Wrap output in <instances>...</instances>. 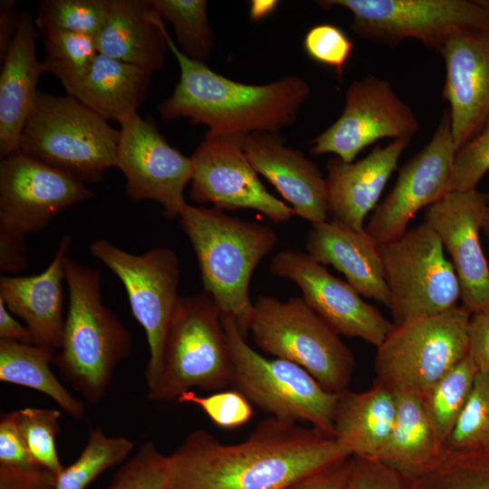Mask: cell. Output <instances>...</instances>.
<instances>
[{"instance_id": "cell-1", "label": "cell", "mask_w": 489, "mask_h": 489, "mask_svg": "<svg viewBox=\"0 0 489 489\" xmlns=\"http://www.w3.org/2000/svg\"><path fill=\"white\" fill-rule=\"evenodd\" d=\"M350 456L317 428L268 417L236 444L189 433L167 455L166 489H283Z\"/></svg>"}, {"instance_id": "cell-2", "label": "cell", "mask_w": 489, "mask_h": 489, "mask_svg": "<svg viewBox=\"0 0 489 489\" xmlns=\"http://www.w3.org/2000/svg\"><path fill=\"white\" fill-rule=\"evenodd\" d=\"M180 71L172 94L158 105L164 120L186 118L208 127L206 137L253 132L279 133L292 125L309 99L306 80L292 74L265 84H246L187 57L168 34Z\"/></svg>"}, {"instance_id": "cell-3", "label": "cell", "mask_w": 489, "mask_h": 489, "mask_svg": "<svg viewBox=\"0 0 489 489\" xmlns=\"http://www.w3.org/2000/svg\"><path fill=\"white\" fill-rule=\"evenodd\" d=\"M179 218L197 255L203 291L246 339L254 309L249 297L251 278L275 247L276 233L268 225L228 216L216 207L187 204Z\"/></svg>"}, {"instance_id": "cell-4", "label": "cell", "mask_w": 489, "mask_h": 489, "mask_svg": "<svg viewBox=\"0 0 489 489\" xmlns=\"http://www.w3.org/2000/svg\"><path fill=\"white\" fill-rule=\"evenodd\" d=\"M69 305L61 349L53 364L61 377L84 399L105 398L119 363L131 352V337L101 301L100 272L66 256Z\"/></svg>"}, {"instance_id": "cell-5", "label": "cell", "mask_w": 489, "mask_h": 489, "mask_svg": "<svg viewBox=\"0 0 489 489\" xmlns=\"http://www.w3.org/2000/svg\"><path fill=\"white\" fill-rule=\"evenodd\" d=\"M120 129L71 95L39 91L19 151L84 183L116 167Z\"/></svg>"}, {"instance_id": "cell-6", "label": "cell", "mask_w": 489, "mask_h": 489, "mask_svg": "<svg viewBox=\"0 0 489 489\" xmlns=\"http://www.w3.org/2000/svg\"><path fill=\"white\" fill-rule=\"evenodd\" d=\"M233 361L222 313L205 291L179 297L164 345L158 377L148 388L153 401L177 399L197 388L221 390L233 382Z\"/></svg>"}, {"instance_id": "cell-7", "label": "cell", "mask_w": 489, "mask_h": 489, "mask_svg": "<svg viewBox=\"0 0 489 489\" xmlns=\"http://www.w3.org/2000/svg\"><path fill=\"white\" fill-rule=\"evenodd\" d=\"M233 361L232 386L269 417L309 424L334 437L333 417L339 393L327 391L301 366L268 359L252 349L235 321L222 315Z\"/></svg>"}, {"instance_id": "cell-8", "label": "cell", "mask_w": 489, "mask_h": 489, "mask_svg": "<svg viewBox=\"0 0 489 489\" xmlns=\"http://www.w3.org/2000/svg\"><path fill=\"white\" fill-rule=\"evenodd\" d=\"M250 332L260 350L301 366L327 391L347 389L355 369L353 353L302 298L283 302L260 296Z\"/></svg>"}, {"instance_id": "cell-9", "label": "cell", "mask_w": 489, "mask_h": 489, "mask_svg": "<svg viewBox=\"0 0 489 489\" xmlns=\"http://www.w3.org/2000/svg\"><path fill=\"white\" fill-rule=\"evenodd\" d=\"M471 312L456 305L444 312L395 325L377 347V380L394 392L424 398L436 383L468 354Z\"/></svg>"}, {"instance_id": "cell-10", "label": "cell", "mask_w": 489, "mask_h": 489, "mask_svg": "<svg viewBox=\"0 0 489 489\" xmlns=\"http://www.w3.org/2000/svg\"><path fill=\"white\" fill-rule=\"evenodd\" d=\"M378 246L394 325L457 305L458 278L440 238L425 222Z\"/></svg>"}, {"instance_id": "cell-11", "label": "cell", "mask_w": 489, "mask_h": 489, "mask_svg": "<svg viewBox=\"0 0 489 489\" xmlns=\"http://www.w3.org/2000/svg\"><path fill=\"white\" fill-rule=\"evenodd\" d=\"M350 12L351 30L360 38L393 48L415 39L440 53L454 34L489 32V8L467 0H323Z\"/></svg>"}, {"instance_id": "cell-12", "label": "cell", "mask_w": 489, "mask_h": 489, "mask_svg": "<svg viewBox=\"0 0 489 489\" xmlns=\"http://www.w3.org/2000/svg\"><path fill=\"white\" fill-rule=\"evenodd\" d=\"M90 252L122 283L131 312L145 331L149 352L146 384L149 388L158 377L168 324L180 297L179 259L167 247L135 254L106 239L92 242Z\"/></svg>"}, {"instance_id": "cell-13", "label": "cell", "mask_w": 489, "mask_h": 489, "mask_svg": "<svg viewBox=\"0 0 489 489\" xmlns=\"http://www.w3.org/2000/svg\"><path fill=\"white\" fill-rule=\"evenodd\" d=\"M419 128L416 114L390 82L369 74L349 86L340 116L312 141L310 154L331 153L352 162L372 143L381 139H411Z\"/></svg>"}, {"instance_id": "cell-14", "label": "cell", "mask_w": 489, "mask_h": 489, "mask_svg": "<svg viewBox=\"0 0 489 489\" xmlns=\"http://www.w3.org/2000/svg\"><path fill=\"white\" fill-rule=\"evenodd\" d=\"M120 126L116 168L125 177L127 196L159 203L168 219L179 216L187 205L184 190L192 179L191 157L170 146L152 119L138 114Z\"/></svg>"}, {"instance_id": "cell-15", "label": "cell", "mask_w": 489, "mask_h": 489, "mask_svg": "<svg viewBox=\"0 0 489 489\" xmlns=\"http://www.w3.org/2000/svg\"><path fill=\"white\" fill-rule=\"evenodd\" d=\"M92 197L84 182L18 151L0 163V234L25 237Z\"/></svg>"}, {"instance_id": "cell-16", "label": "cell", "mask_w": 489, "mask_h": 489, "mask_svg": "<svg viewBox=\"0 0 489 489\" xmlns=\"http://www.w3.org/2000/svg\"><path fill=\"white\" fill-rule=\"evenodd\" d=\"M244 134L206 137L191 159L190 197L220 210L254 209L273 223L288 221L292 207L272 195L259 179L244 149Z\"/></svg>"}, {"instance_id": "cell-17", "label": "cell", "mask_w": 489, "mask_h": 489, "mask_svg": "<svg viewBox=\"0 0 489 489\" xmlns=\"http://www.w3.org/2000/svg\"><path fill=\"white\" fill-rule=\"evenodd\" d=\"M456 151L449 111H446L427 145L398 169L394 187L365 225L378 245L399 237L421 208L451 191Z\"/></svg>"}, {"instance_id": "cell-18", "label": "cell", "mask_w": 489, "mask_h": 489, "mask_svg": "<svg viewBox=\"0 0 489 489\" xmlns=\"http://www.w3.org/2000/svg\"><path fill=\"white\" fill-rule=\"evenodd\" d=\"M270 270L295 283L306 304L339 335L379 347L395 327L349 283L330 273L307 253L281 250L273 256Z\"/></svg>"}, {"instance_id": "cell-19", "label": "cell", "mask_w": 489, "mask_h": 489, "mask_svg": "<svg viewBox=\"0 0 489 489\" xmlns=\"http://www.w3.org/2000/svg\"><path fill=\"white\" fill-rule=\"evenodd\" d=\"M489 195L476 189L450 191L427 206L424 222L438 235L460 284V299L471 313L489 303V267L480 243Z\"/></svg>"}, {"instance_id": "cell-20", "label": "cell", "mask_w": 489, "mask_h": 489, "mask_svg": "<svg viewBox=\"0 0 489 489\" xmlns=\"http://www.w3.org/2000/svg\"><path fill=\"white\" fill-rule=\"evenodd\" d=\"M439 53L446 67L443 98L450 105L452 136L458 150L489 116V32L454 34Z\"/></svg>"}, {"instance_id": "cell-21", "label": "cell", "mask_w": 489, "mask_h": 489, "mask_svg": "<svg viewBox=\"0 0 489 489\" xmlns=\"http://www.w3.org/2000/svg\"><path fill=\"white\" fill-rule=\"evenodd\" d=\"M244 149L256 173L274 186L294 215L312 224L327 221L326 180L315 162L287 146L279 133L246 134Z\"/></svg>"}, {"instance_id": "cell-22", "label": "cell", "mask_w": 489, "mask_h": 489, "mask_svg": "<svg viewBox=\"0 0 489 489\" xmlns=\"http://www.w3.org/2000/svg\"><path fill=\"white\" fill-rule=\"evenodd\" d=\"M410 141L401 139L385 147L376 145L358 161L345 162L336 156L327 161L325 180L328 214L331 221L356 232L365 231L367 215L377 206Z\"/></svg>"}, {"instance_id": "cell-23", "label": "cell", "mask_w": 489, "mask_h": 489, "mask_svg": "<svg viewBox=\"0 0 489 489\" xmlns=\"http://www.w3.org/2000/svg\"><path fill=\"white\" fill-rule=\"evenodd\" d=\"M71 244V236H63L52 262L38 274L0 277V299L12 313L24 320L33 343L56 352L62 341V283L66 281L64 262Z\"/></svg>"}, {"instance_id": "cell-24", "label": "cell", "mask_w": 489, "mask_h": 489, "mask_svg": "<svg viewBox=\"0 0 489 489\" xmlns=\"http://www.w3.org/2000/svg\"><path fill=\"white\" fill-rule=\"evenodd\" d=\"M38 28L30 11L19 12V24L14 41L1 62L0 72V156L19 151L20 137L39 91L43 73L37 59Z\"/></svg>"}, {"instance_id": "cell-25", "label": "cell", "mask_w": 489, "mask_h": 489, "mask_svg": "<svg viewBox=\"0 0 489 489\" xmlns=\"http://www.w3.org/2000/svg\"><path fill=\"white\" fill-rule=\"evenodd\" d=\"M168 34L150 0H110L96 43L99 53L154 73L165 66Z\"/></svg>"}, {"instance_id": "cell-26", "label": "cell", "mask_w": 489, "mask_h": 489, "mask_svg": "<svg viewBox=\"0 0 489 489\" xmlns=\"http://www.w3.org/2000/svg\"><path fill=\"white\" fill-rule=\"evenodd\" d=\"M305 248L316 262L343 273L361 296L388 307L379 246L366 231L356 232L331 220L312 224Z\"/></svg>"}, {"instance_id": "cell-27", "label": "cell", "mask_w": 489, "mask_h": 489, "mask_svg": "<svg viewBox=\"0 0 489 489\" xmlns=\"http://www.w3.org/2000/svg\"><path fill=\"white\" fill-rule=\"evenodd\" d=\"M397 416L395 392L378 381L363 392L339 393L333 435L350 455L377 459L393 429Z\"/></svg>"}, {"instance_id": "cell-28", "label": "cell", "mask_w": 489, "mask_h": 489, "mask_svg": "<svg viewBox=\"0 0 489 489\" xmlns=\"http://www.w3.org/2000/svg\"><path fill=\"white\" fill-rule=\"evenodd\" d=\"M152 74L99 53L86 73L66 93L106 120L121 125L138 115Z\"/></svg>"}, {"instance_id": "cell-29", "label": "cell", "mask_w": 489, "mask_h": 489, "mask_svg": "<svg viewBox=\"0 0 489 489\" xmlns=\"http://www.w3.org/2000/svg\"><path fill=\"white\" fill-rule=\"evenodd\" d=\"M395 394V424L377 459L412 481L438 463L446 442L438 435L422 397L407 391Z\"/></svg>"}, {"instance_id": "cell-30", "label": "cell", "mask_w": 489, "mask_h": 489, "mask_svg": "<svg viewBox=\"0 0 489 489\" xmlns=\"http://www.w3.org/2000/svg\"><path fill=\"white\" fill-rule=\"evenodd\" d=\"M55 354V350L34 343L0 340V380L43 393L65 413L80 420L85 415V404L53 372L51 365Z\"/></svg>"}, {"instance_id": "cell-31", "label": "cell", "mask_w": 489, "mask_h": 489, "mask_svg": "<svg viewBox=\"0 0 489 489\" xmlns=\"http://www.w3.org/2000/svg\"><path fill=\"white\" fill-rule=\"evenodd\" d=\"M134 448L125 436H108L101 427H90L79 457L55 477L54 489H86L100 475L124 462Z\"/></svg>"}, {"instance_id": "cell-32", "label": "cell", "mask_w": 489, "mask_h": 489, "mask_svg": "<svg viewBox=\"0 0 489 489\" xmlns=\"http://www.w3.org/2000/svg\"><path fill=\"white\" fill-rule=\"evenodd\" d=\"M411 489H489V445L446 451L438 463L411 481Z\"/></svg>"}, {"instance_id": "cell-33", "label": "cell", "mask_w": 489, "mask_h": 489, "mask_svg": "<svg viewBox=\"0 0 489 489\" xmlns=\"http://www.w3.org/2000/svg\"><path fill=\"white\" fill-rule=\"evenodd\" d=\"M163 20L174 27L178 49L188 58L206 62L215 46L205 0H150Z\"/></svg>"}, {"instance_id": "cell-34", "label": "cell", "mask_w": 489, "mask_h": 489, "mask_svg": "<svg viewBox=\"0 0 489 489\" xmlns=\"http://www.w3.org/2000/svg\"><path fill=\"white\" fill-rule=\"evenodd\" d=\"M44 35L43 73L54 75L67 92L86 73L99 53L96 38L65 31Z\"/></svg>"}, {"instance_id": "cell-35", "label": "cell", "mask_w": 489, "mask_h": 489, "mask_svg": "<svg viewBox=\"0 0 489 489\" xmlns=\"http://www.w3.org/2000/svg\"><path fill=\"white\" fill-rule=\"evenodd\" d=\"M479 371L467 354L422 398L431 420L446 442L471 392Z\"/></svg>"}, {"instance_id": "cell-36", "label": "cell", "mask_w": 489, "mask_h": 489, "mask_svg": "<svg viewBox=\"0 0 489 489\" xmlns=\"http://www.w3.org/2000/svg\"><path fill=\"white\" fill-rule=\"evenodd\" d=\"M110 0H43L35 17L38 31H65L96 36L108 16Z\"/></svg>"}, {"instance_id": "cell-37", "label": "cell", "mask_w": 489, "mask_h": 489, "mask_svg": "<svg viewBox=\"0 0 489 489\" xmlns=\"http://www.w3.org/2000/svg\"><path fill=\"white\" fill-rule=\"evenodd\" d=\"M14 412L16 423L34 460L56 477L64 468L56 448L61 411L53 408H24Z\"/></svg>"}, {"instance_id": "cell-38", "label": "cell", "mask_w": 489, "mask_h": 489, "mask_svg": "<svg viewBox=\"0 0 489 489\" xmlns=\"http://www.w3.org/2000/svg\"><path fill=\"white\" fill-rule=\"evenodd\" d=\"M489 445V374L479 370L446 447L470 449Z\"/></svg>"}, {"instance_id": "cell-39", "label": "cell", "mask_w": 489, "mask_h": 489, "mask_svg": "<svg viewBox=\"0 0 489 489\" xmlns=\"http://www.w3.org/2000/svg\"><path fill=\"white\" fill-rule=\"evenodd\" d=\"M167 455L148 441L116 472L106 489H166Z\"/></svg>"}, {"instance_id": "cell-40", "label": "cell", "mask_w": 489, "mask_h": 489, "mask_svg": "<svg viewBox=\"0 0 489 489\" xmlns=\"http://www.w3.org/2000/svg\"><path fill=\"white\" fill-rule=\"evenodd\" d=\"M177 400L197 406L216 426L222 428L239 427L246 424L254 414L252 404L236 389L208 396H199L188 390Z\"/></svg>"}, {"instance_id": "cell-41", "label": "cell", "mask_w": 489, "mask_h": 489, "mask_svg": "<svg viewBox=\"0 0 489 489\" xmlns=\"http://www.w3.org/2000/svg\"><path fill=\"white\" fill-rule=\"evenodd\" d=\"M303 47L315 62L332 68L341 78L352 51L353 43L349 35L332 24H319L305 34Z\"/></svg>"}, {"instance_id": "cell-42", "label": "cell", "mask_w": 489, "mask_h": 489, "mask_svg": "<svg viewBox=\"0 0 489 489\" xmlns=\"http://www.w3.org/2000/svg\"><path fill=\"white\" fill-rule=\"evenodd\" d=\"M489 170V116L480 131L455 153L451 191H468Z\"/></svg>"}, {"instance_id": "cell-43", "label": "cell", "mask_w": 489, "mask_h": 489, "mask_svg": "<svg viewBox=\"0 0 489 489\" xmlns=\"http://www.w3.org/2000/svg\"><path fill=\"white\" fill-rule=\"evenodd\" d=\"M348 489H411V480L378 459L351 455Z\"/></svg>"}, {"instance_id": "cell-44", "label": "cell", "mask_w": 489, "mask_h": 489, "mask_svg": "<svg viewBox=\"0 0 489 489\" xmlns=\"http://www.w3.org/2000/svg\"><path fill=\"white\" fill-rule=\"evenodd\" d=\"M0 465L19 467L38 465L18 427L14 411L2 414L0 417Z\"/></svg>"}, {"instance_id": "cell-45", "label": "cell", "mask_w": 489, "mask_h": 489, "mask_svg": "<svg viewBox=\"0 0 489 489\" xmlns=\"http://www.w3.org/2000/svg\"><path fill=\"white\" fill-rule=\"evenodd\" d=\"M467 336L468 354L479 370L489 374V303L471 313Z\"/></svg>"}, {"instance_id": "cell-46", "label": "cell", "mask_w": 489, "mask_h": 489, "mask_svg": "<svg viewBox=\"0 0 489 489\" xmlns=\"http://www.w3.org/2000/svg\"><path fill=\"white\" fill-rule=\"evenodd\" d=\"M54 488L55 475L42 466L19 467L0 465V489Z\"/></svg>"}, {"instance_id": "cell-47", "label": "cell", "mask_w": 489, "mask_h": 489, "mask_svg": "<svg viewBox=\"0 0 489 489\" xmlns=\"http://www.w3.org/2000/svg\"><path fill=\"white\" fill-rule=\"evenodd\" d=\"M350 457L345 461L297 480L283 489H348Z\"/></svg>"}, {"instance_id": "cell-48", "label": "cell", "mask_w": 489, "mask_h": 489, "mask_svg": "<svg viewBox=\"0 0 489 489\" xmlns=\"http://www.w3.org/2000/svg\"><path fill=\"white\" fill-rule=\"evenodd\" d=\"M27 266L25 237L0 234V269L17 273Z\"/></svg>"}, {"instance_id": "cell-49", "label": "cell", "mask_w": 489, "mask_h": 489, "mask_svg": "<svg viewBox=\"0 0 489 489\" xmlns=\"http://www.w3.org/2000/svg\"><path fill=\"white\" fill-rule=\"evenodd\" d=\"M14 0L0 1V61L5 57L16 34L19 12L15 11Z\"/></svg>"}, {"instance_id": "cell-50", "label": "cell", "mask_w": 489, "mask_h": 489, "mask_svg": "<svg viewBox=\"0 0 489 489\" xmlns=\"http://www.w3.org/2000/svg\"><path fill=\"white\" fill-rule=\"evenodd\" d=\"M0 340L33 343V336L27 326L21 324L11 314L0 299Z\"/></svg>"}, {"instance_id": "cell-51", "label": "cell", "mask_w": 489, "mask_h": 489, "mask_svg": "<svg viewBox=\"0 0 489 489\" xmlns=\"http://www.w3.org/2000/svg\"><path fill=\"white\" fill-rule=\"evenodd\" d=\"M276 0H253L250 2V17L253 21H260L271 14L277 7Z\"/></svg>"}, {"instance_id": "cell-52", "label": "cell", "mask_w": 489, "mask_h": 489, "mask_svg": "<svg viewBox=\"0 0 489 489\" xmlns=\"http://www.w3.org/2000/svg\"><path fill=\"white\" fill-rule=\"evenodd\" d=\"M482 231L484 233V235L489 240V205L486 207L484 215Z\"/></svg>"}, {"instance_id": "cell-53", "label": "cell", "mask_w": 489, "mask_h": 489, "mask_svg": "<svg viewBox=\"0 0 489 489\" xmlns=\"http://www.w3.org/2000/svg\"><path fill=\"white\" fill-rule=\"evenodd\" d=\"M481 3H482L484 6H486L487 8H489V1H487V0H486V1H481Z\"/></svg>"}]
</instances>
